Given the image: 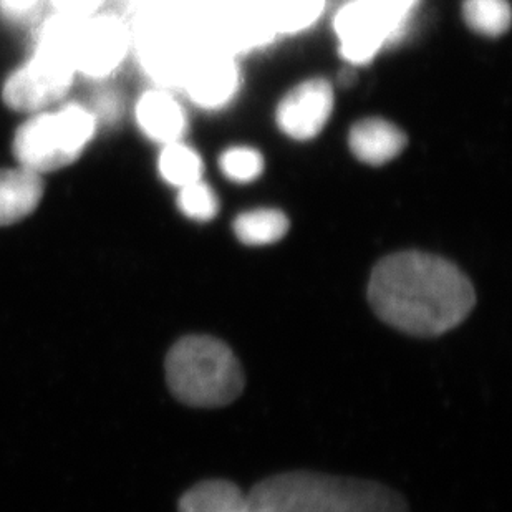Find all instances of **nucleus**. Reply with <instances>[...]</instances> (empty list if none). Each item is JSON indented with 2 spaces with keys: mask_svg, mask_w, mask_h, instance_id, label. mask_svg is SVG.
Here are the masks:
<instances>
[{
  "mask_svg": "<svg viewBox=\"0 0 512 512\" xmlns=\"http://www.w3.org/2000/svg\"><path fill=\"white\" fill-rule=\"evenodd\" d=\"M368 300L378 319L413 337H438L458 327L476 292L456 264L426 252H397L373 269Z\"/></svg>",
  "mask_w": 512,
  "mask_h": 512,
  "instance_id": "1",
  "label": "nucleus"
},
{
  "mask_svg": "<svg viewBox=\"0 0 512 512\" xmlns=\"http://www.w3.org/2000/svg\"><path fill=\"white\" fill-rule=\"evenodd\" d=\"M247 499L252 512H408L405 498L383 484L310 471L264 479Z\"/></svg>",
  "mask_w": 512,
  "mask_h": 512,
  "instance_id": "2",
  "label": "nucleus"
},
{
  "mask_svg": "<svg viewBox=\"0 0 512 512\" xmlns=\"http://www.w3.org/2000/svg\"><path fill=\"white\" fill-rule=\"evenodd\" d=\"M166 380L174 397L196 408L229 405L246 385L234 352L209 335H188L174 343L166 357Z\"/></svg>",
  "mask_w": 512,
  "mask_h": 512,
  "instance_id": "3",
  "label": "nucleus"
},
{
  "mask_svg": "<svg viewBox=\"0 0 512 512\" xmlns=\"http://www.w3.org/2000/svg\"><path fill=\"white\" fill-rule=\"evenodd\" d=\"M97 120L87 108L68 105L25 121L14 138V155L22 168L49 173L72 165L95 135Z\"/></svg>",
  "mask_w": 512,
  "mask_h": 512,
  "instance_id": "4",
  "label": "nucleus"
},
{
  "mask_svg": "<svg viewBox=\"0 0 512 512\" xmlns=\"http://www.w3.org/2000/svg\"><path fill=\"white\" fill-rule=\"evenodd\" d=\"M75 73L68 58L37 47L29 62L5 80L2 98L15 112H40L67 95Z\"/></svg>",
  "mask_w": 512,
  "mask_h": 512,
  "instance_id": "5",
  "label": "nucleus"
},
{
  "mask_svg": "<svg viewBox=\"0 0 512 512\" xmlns=\"http://www.w3.org/2000/svg\"><path fill=\"white\" fill-rule=\"evenodd\" d=\"M128 50V37L113 17H95L75 22L70 37V58L75 72L103 78L120 67Z\"/></svg>",
  "mask_w": 512,
  "mask_h": 512,
  "instance_id": "6",
  "label": "nucleus"
},
{
  "mask_svg": "<svg viewBox=\"0 0 512 512\" xmlns=\"http://www.w3.org/2000/svg\"><path fill=\"white\" fill-rule=\"evenodd\" d=\"M335 92L325 78H309L290 88L279 100L276 125L294 141H310L319 136L334 113Z\"/></svg>",
  "mask_w": 512,
  "mask_h": 512,
  "instance_id": "7",
  "label": "nucleus"
},
{
  "mask_svg": "<svg viewBox=\"0 0 512 512\" xmlns=\"http://www.w3.org/2000/svg\"><path fill=\"white\" fill-rule=\"evenodd\" d=\"M401 25L388 19L367 0H353L343 5L334 19L339 50L348 63H368L393 39Z\"/></svg>",
  "mask_w": 512,
  "mask_h": 512,
  "instance_id": "8",
  "label": "nucleus"
},
{
  "mask_svg": "<svg viewBox=\"0 0 512 512\" xmlns=\"http://www.w3.org/2000/svg\"><path fill=\"white\" fill-rule=\"evenodd\" d=\"M184 87L196 107L216 112L236 98L241 88V72L232 58H209L189 70Z\"/></svg>",
  "mask_w": 512,
  "mask_h": 512,
  "instance_id": "9",
  "label": "nucleus"
},
{
  "mask_svg": "<svg viewBox=\"0 0 512 512\" xmlns=\"http://www.w3.org/2000/svg\"><path fill=\"white\" fill-rule=\"evenodd\" d=\"M347 141L352 155L363 165L383 166L403 153L408 136L385 118H363L350 128Z\"/></svg>",
  "mask_w": 512,
  "mask_h": 512,
  "instance_id": "10",
  "label": "nucleus"
},
{
  "mask_svg": "<svg viewBox=\"0 0 512 512\" xmlns=\"http://www.w3.org/2000/svg\"><path fill=\"white\" fill-rule=\"evenodd\" d=\"M136 121L151 141L170 145L183 140L188 131V113L183 105L163 90H150L136 103Z\"/></svg>",
  "mask_w": 512,
  "mask_h": 512,
  "instance_id": "11",
  "label": "nucleus"
},
{
  "mask_svg": "<svg viewBox=\"0 0 512 512\" xmlns=\"http://www.w3.org/2000/svg\"><path fill=\"white\" fill-rule=\"evenodd\" d=\"M44 196V179L27 168L0 170V228L34 213Z\"/></svg>",
  "mask_w": 512,
  "mask_h": 512,
  "instance_id": "12",
  "label": "nucleus"
},
{
  "mask_svg": "<svg viewBox=\"0 0 512 512\" xmlns=\"http://www.w3.org/2000/svg\"><path fill=\"white\" fill-rule=\"evenodd\" d=\"M179 512H252L241 488L223 479L196 484L179 499Z\"/></svg>",
  "mask_w": 512,
  "mask_h": 512,
  "instance_id": "13",
  "label": "nucleus"
},
{
  "mask_svg": "<svg viewBox=\"0 0 512 512\" xmlns=\"http://www.w3.org/2000/svg\"><path fill=\"white\" fill-rule=\"evenodd\" d=\"M287 214L276 208H257L241 213L232 223L237 241L244 246H271L284 239L289 232Z\"/></svg>",
  "mask_w": 512,
  "mask_h": 512,
  "instance_id": "14",
  "label": "nucleus"
},
{
  "mask_svg": "<svg viewBox=\"0 0 512 512\" xmlns=\"http://www.w3.org/2000/svg\"><path fill=\"white\" fill-rule=\"evenodd\" d=\"M158 170L166 183L174 188H184L203 179V158L191 146L184 145L183 141H176L163 146Z\"/></svg>",
  "mask_w": 512,
  "mask_h": 512,
  "instance_id": "15",
  "label": "nucleus"
},
{
  "mask_svg": "<svg viewBox=\"0 0 512 512\" xmlns=\"http://www.w3.org/2000/svg\"><path fill=\"white\" fill-rule=\"evenodd\" d=\"M461 14L464 24L481 37L498 39L511 27L508 0H464Z\"/></svg>",
  "mask_w": 512,
  "mask_h": 512,
  "instance_id": "16",
  "label": "nucleus"
},
{
  "mask_svg": "<svg viewBox=\"0 0 512 512\" xmlns=\"http://www.w3.org/2000/svg\"><path fill=\"white\" fill-rule=\"evenodd\" d=\"M264 168V156L252 146H231L219 156V170L231 183H254L261 178Z\"/></svg>",
  "mask_w": 512,
  "mask_h": 512,
  "instance_id": "17",
  "label": "nucleus"
},
{
  "mask_svg": "<svg viewBox=\"0 0 512 512\" xmlns=\"http://www.w3.org/2000/svg\"><path fill=\"white\" fill-rule=\"evenodd\" d=\"M178 208L191 221L209 223L219 213L218 194L201 179L184 188H179Z\"/></svg>",
  "mask_w": 512,
  "mask_h": 512,
  "instance_id": "18",
  "label": "nucleus"
},
{
  "mask_svg": "<svg viewBox=\"0 0 512 512\" xmlns=\"http://www.w3.org/2000/svg\"><path fill=\"white\" fill-rule=\"evenodd\" d=\"M325 0H277V25L284 32H300L319 20Z\"/></svg>",
  "mask_w": 512,
  "mask_h": 512,
  "instance_id": "19",
  "label": "nucleus"
},
{
  "mask_svg": "<svg viewBox=\"0 0 512 512\" xmlns=\"http://www.w3.org/2000/svg\"><path fill=\"white\" fill-rule=\"evenodd\" d=\"M367 2L398 25L405 24L408 15L416 9V5L420 4V0H367Z\"/></svg>",
  "mask_w": 512,
  "mask_h": 512,
  "instance_id": "20",
  "label": "nucleus"
},
{
  "mask_svg": "<svg viewBox=\"0 0 512 512\" xmlns=\"http://www.w3.org/2000/svg\"><path fill=\"white\" fill-rule=\"evenodd\" d=\"M39 5V0H0L2 14L10 20H22L29 17Z\"/></svg>",
  "mask_w": 512,
  "mask_h": 512,
  "instance_id": "21",
  "label": "nucleus"
}]
</instances>
